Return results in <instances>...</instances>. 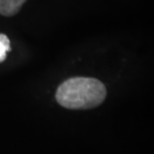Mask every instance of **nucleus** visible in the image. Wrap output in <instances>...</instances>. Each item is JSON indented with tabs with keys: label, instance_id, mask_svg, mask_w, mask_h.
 <instances>
[{
	"label": "nucleus",
	"instance_id": "1",
	"mask_svg": "<svg viewBox=\"0 0 154 154\" xmlns=\"http://www.w3.org/2000/svg\"><path fill=\"white\" fill-rule=\"evenodd\" d=\"M106 97V88L95 78L74 77L64 81L57 89L56 100L69 109H88L98 106Z\"/></svg>",
	"mask_w": 154,
	"mask_h": 154
},
{
	"label": "nucleus",
	"instance_id": "2",
	"mask_svg": "<svg viewBox=\"0 0 154 154\" xmlns=\"http://www.w3.org/2000/svg\"><path fill=\"white\" fill-rule=\"evenodd\" d=\"M26 0H0V14L12 16L16 14Z\"/></svg>",
	"mask_w": 154,
	"mask_h": 154
},
{
	"label": "nucleus",
	"instance_id": "3",
	"mask_svg": "<svg viewBox=\"0 0 154 154\" xmlns=\"http://www.w3.org/2000/svg\"><path fill=\"white\" fill-rule=\"evenodd\" d=\"M10 41L5 34H0V62L5 60L6 54L10 51Z\"/></svg>",
	"mask_w": 154,
	"mask_h": 154
}]
</instances>
